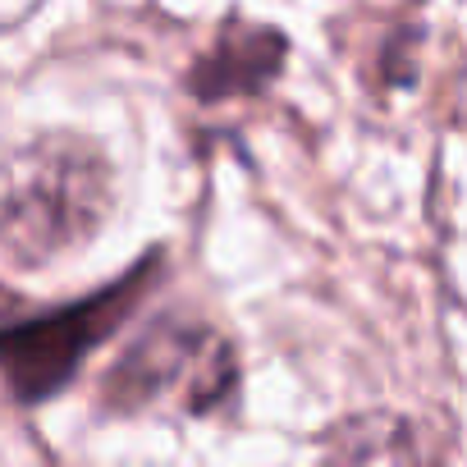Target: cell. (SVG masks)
<instances>
[{
  "instance_id": "obj_5",
  "label": "cell",
  "mask_w": 467,
  "mask_h": 467,
  "mask_svg": "<svg viewBox=\"0 0 467 467\" xmlns=\"http://www.w3.org/2000/svg\"><path fill=\"white\" fill-rule=\"evenodd\" d=\"M321 467H421L412 426L394 412H362L330 431Z\"/></svg>"
},
{
  "instance_id": "obj_2",
  "label": "cell",
  "mask_w": 467,
  "mask_h": 467,
  "mask_svg": "<svg viewBox=\"0 0 467 467\" xmlns=\"http://www.w3.org/2000/svg\"><path fill=\"white\" fill-rule=\"evenodd\" d=\"M234 380H239V358H234V344L220 330L165 317L124 348L101 394L115 412H138L161 403L183 412H211L234 394Z\"/></svg>"
},
{
  "instance_id": "obj_1",
  "label": "cell",
  "mask_w": 467,
  "mask_h": 467,
  "mask_svg": "<svg viewBox=\"0 0 467 467\" xmlns=\"http://www.w3.org/2000/svg\"><path fill=\"white\" fill-rule=\"evenodd\" d=\"M110 215V165L83 138H47L0 165V253L51 266L83 248Z\"/></svg>"
},
{
  "instance_id": "obj_4",
  "label": "cell",
  "mask_w": 467,
  "mask_h": 467,
  "mask_svg": "<svg viewBox=\"0 0 467 467\" xmlns=\"http://www.w3.org/2000/svg\"><path fill=\"white\" fill-rule=\"evenodd\" d=\"M289 56V42L280 28L266 24H244V19H229L215 42L192 60L188 69V92L197 101H234V97H253L266 83L280 78Z\"/></svg>"
},
{
  "instance_id": "obj_3",
  "label": "cell",
  "mask_w": 467,
  "mask_h": 467,
  "mask_svg": "<svg viewBox=\"0 0 467 467\" xmlns=\"http://www.w3.org/2000/svg\"><path fill=\"white\" fill-rule=\"evenodd\" d=\"M156 271L161 262L151 257L83 303H69L28 321H0V376H5L10 394L19 403H42L56 389H65L78 362L101 339H110V330L133 312V303L156 280Z\"/></svg>"
}]
</instances>
